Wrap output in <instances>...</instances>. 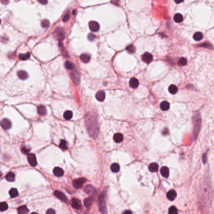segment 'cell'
Returning a JSON list of instances; mask_svg holds the SVG:
<instances>
[{
    "label": "cell",
    "mask_w": 214,
    "mask_h": 214,
    "mask_svg": "<svg viewBox=\"0 0 214 214\" xmlns=\"http://www.w3.org/2000/svg\"><path fill=\"white\" fill-rule=\"evenodd\" d=\"M111 169L112 172L117 173L119 171L120 166L117 163H113L111 166Z\"/></svg>",
    "instance_id": "cell-24"
},
{
    "label": "cell",
    "mask_w": 214,
    "mask_h": 214,
    "mask_svg": "<svg viewBox=\"0 0 214 214\" xmlns=\"http://www.w3.org/2000/svg\"><path fill=\"white\" fill-rule=\"evenodd\" d=\"M0 1L3 4H7L9 3V0H0Z\"/></svg>",
    "instance_id": "cell-44"
},
{
    "label": "cell",
    "mask_w": 214,
    "mask_h": 214,
    "mask_svg": "<svg viewBox=\"0 0 214 214\" xmlns=\"http://www.w3.org/2000/svg\"><path fill=\"white\" fill-rule=\"evenodd\" d=\"M70 19V15L69 13H67L64 16V17L63 18V21L64 22H66V21H68V20Z\"/></svg>",
    "instance_id": "cell-39"
},
{
    "label": "cell",
    "mask_w": 214,
    "mask_h": 214,
    "mask_svg": "<svg viewBox=\"0 0 214 214\" xmlns=\"http://www.w3.org/2000/svg\"><path fill=\"white\" fill-rule=\"evenodd\" d=\"M72 207L75 209L80 210L82 209V204L79 199L74 198L72 200Z\"/></svg>",
    "instance_id": "cell-6"
},
{
    "label": "cell",
    "mask_w": 214,
    "mask_h": 214,
    "mask_svg": "<svg viewBox=\"0 0 214 214\" xmlns=\"http://www.w3.org/2000/svg\"><path fill=\"white\" fill-rule=\"evenodd\" d=\"M65 67L67 69L72 70L74 68V65L72 62H70V61H66L65 63Z\"/></svg>",
    "instance_id": "cell-30"
},
{
    "label": "cell",
    "mask_w": 214,
    "mask_h": 214,
    "mask_svg": "<svg viewBox=\"0 0 214 214\" xmlns=\"http://www.w3.org/2000/svg\"><path fill=\"white\" fill-rule=\"evenodd\" d=\"M148 169L151 172H156L158 170L159 166L156 163H152L149 165Z\"/></svg>",
    "instance_id": "cell-17"
},
{
    "label": "cell",
    "mask_w": 214,
    "mask_h": 214,
    "mask_svg": "<svg viewBox=\"0 0 214 214\" xmlns=\"http://www.w3.org/2000/svg\"><path fill=\"white\" fill-rule=\"evenodd\" d=\"M186 63H187V60H186L185 58H181L178 61V64L180 66H184V65H186Z\"/></svg>",
    "instance_id": "cell-36"
},
{
    "label": "cell",
    "mask_w": 214,
    "mask_h": 214,
    "mask_svg": "<svg viewBox=\"0 0 214 214\" xmlns=\"http://www.w3.org/2000/svg\"><path fill=\"white\" fill-rule=\"evenodd\" d=\"M8 208V205L6 202H1L0 203V211L4 212L7 210Z\"/></svg>",
    "instance_id": "cell-32"
},
{
    "label": "cell",
    "mask_w": 214,
    "mask_h": 214,
    "mask_svg": "<svg viewBox=\"0 0 214 214\" xmlns=\"http://www.w3.org/2000/svg\"><path fill=\"white\" fill-rule=\"evenodd\" d=\"M94 39H95V35L92 34V33H90V34L89 35L88 39L90 41H93V40H94Z\"/></svg>",
    "instance_id": "cell-41"
},
{
    "label": "cell",
    "mask_w": 214,
    "mask_h": 214,
    "mask_svg": "<svg viewBox=\"0 0 214 214\" xmlns=\"http://www.w3.org/2000/svg\"><path fill=\"white\" fill-rule=\"evenodd\" d=\"M104 206H105L104 197H103V195H101L100 197V199H99V207H100V211L104 209Z\"/></svg>",
    "instance_id": "cell-29"
},
{
    "label": "cell",
    "mask_w": 214,
    "mask_h": 214,
    "mask_svg": "<svg viewBox=\"0 0 214 214\" xmlns=\"http://www.w3.org/2000/svg\"><path fill=\"white\" fill-rule=\"evenodd\" d=\"M173 20L176 23H181V21H183V17L182 15L180 14V13H177V14H175V16H174Z\"/></svg>",
    "instance_id": "cell-21"
},
{
    "label": "cell",
    "mask_w": 214,
    "mask_h": 214,
    "mask_svg": "<svg viewBox=\"0 0 214 214\" xmlns=\"http://www.w3.org/2000/svg\"><path fill=\"white\" fill-rule=\"evenodd\" d=\"M92 200H91V198H85L84 200V205L87 208H89L92 204Z\"/></svg>",
    "instance_id": "cell-37"
},
{
    "label": "cell",
    "mask_w": 214,
    "mask_h": 214,
    "mask_svg": "<svg viewBox=\"0 0 214 214\" xmlns=\"http://www.w3.org/2000/svg\"><path fill=\"white\" fill-rule=\"evenodd\" d=\"M6 179L9 181H13L15 179V175L13 172H10L6 176Z\"/></svg>",
    "instance_id": "cell-26"
},
{
    "label": "cell",
    "mask_w": 214,
    "mask_h": 214,
    "mask_svg": "<svg viewBox=\"0 0 214 214\" xmlns=\"http://www.w3.org/2000/svg\"><path fill=\"white\" fill-rule=\"evenodd\" d=\"M86 181L85 178H80L79 179L75 180L73 181V186L75 188H80L83 186V184Z\"/></svg>",
    "instance_id": "cell-2"
},
{
    "label": "cell",
    "mask_w": 214,
    "mask_h": 214,
    "mask_svg": "<svg viewBox=\"0 0 214 214\" xmlns=\"http://www.w3.org/2000/svg\"><path fill=\"white\" fill-rule=\"evenodd\" d=\"M0 23H1V19H0Z\"/></svg>",
    "instance_id": "cell-48"
},
{
    "label": "cell",
    "mask_w": 214,
    "mask_h": 214,
    "mask_svg": "<svg viewBox=\"0 0 214 214\" xmlns=\"http://www.w3.org/2000/svg\"><path fill=\"white\" fill-rule=\"evenodd\" d=\"M80 59L81 61L84 63H88L91 60V56L90 55L87 54V53H84L82 54L80 56Z\"/></svg>",
    "instance_id": "cell-16"
},
{
    "label": "cell",
    "mask_w": 214,
    "mask_h": 214,
    "mask_svg": "<svg viewBox=\"0 0 214 214\" xmlns=\"http://www.w3.org/2000/svg\"><path fill=\"white\" fill-rule=\"evenodd\" d=\"M203 34L201 32H197L193 35V39L195 41H200L203 39Z\"/></svg>",
    "instance_id": "cell-23"
},
{
    "label": "cell",
    "mask_w": 214,
    "mask_h": 214,
    "mask_svg": "<svg viewBox=\"0 0 214 214\" xmlns=\"http://www.w3.org/2000/svg\"><path fill=\"white\" fill-rule=\"evenodd\" d=\"M53 193H54L55 196L57 197V198H59V199L62 200V201L64 202H67V197L63 193H62V192H60V191L56 190V191H55Z\"/></svg>",
    "instance_id": "cell-7"
},
{
    "label": "cell",
    "mask_w": 214,
    "mask_h": 214,
    "mask_svg": "<svg viewBox=\"0 0 214 214\" xmlns=\"http://www.w3.org/2000/svg\"><path fill=\"white\" fill-rule=\"evenodd\" d=\"M41 25H42L43 28H47L50 27V21L48 20H43L42 21Z\"/></svg>",
    "instance_id": "cell-34"
},
{
    "label": "cell",
    "mask_w": 214,
    "mask_h": 214,
    "mask_svg": "<svg viewBox=\"0 0 214 214\" xmlns=\"http://www.w3.org/2000/svg\"><path fill=\"white\" fill-rule=\"evenodd\" d=\"M89 26L90 30H91L92 32H96L99 31V28H100V27H99L98 23L96 22V21H90L89 24Z\"/></svg>",
    "instance_id": "cell-4"
},
{
    "label": "cell",
    "mask_w": 214,
    "mask_h": 214,
    "mask_svg": "<svg viewBox=\"0 0 214 214\" xmlns=\"http://www.w3.org/2000/svg\"><path fill=\"white\" fill-rule=\"evenodd\" d=\"M141 59L143 62L146 64H149L153 60V55L149 53H145L142 55Z\"/></svg>",
    "instance_id": "cell-5"
},
{
    "label": "cell",
    "mask_w": 214,
    "mask_h": 214,
    "mask_svg": "<svg viewBox=\"0 0 214 214\" xmlns=\"http://www.w3.org/2000/svg\"><path fill=\"white\" fill-rule=\"evenodd\" d=\"M59 147H60L62 150H67L68 149V143L65 140H61L60 144H59Z\"/></svg>",
    "instance_id": "cell-22"
},
{
    "label": "cell",
    "mask_w": 214,
    "mask_h": 214,
    "mask_svg": "<svg viewBox=\"0 0 214 214\" xmlns=\"http://www.w3.org/2000/svg\"><path fill=\"white\" fill-rule=\"evenodd\" d=\"M37 111L39 115L40 116L45 115L46 113H47V110H46V108L43 105H40V106L38 107Z\"/></svg>",
    "instance_id": "cell-19"
},
{
    "label": "cell",
    "mask_w": 214,
    "mask_h": 214,
    "mask_svg": "<svg viewBox=\"0 0 214 214\" xmlns=\"http://www.w3.org/2000/svg\"><path fill=\"white\" fill-rule=\"evenodd\" d=\"M1 173L0 172V178H1Z\"/></svg>",
    "instance_id": "cell-47"
},
{
    "label": "cell",
    "mask_w": 214,
    "mask_h": 214,
    "mask_svg": "<svg viewBox=\"0 0 214 214\" xmlns=\"http://www.w3.org/2000/svg\"><path fill=\"white\" fill-rule=\"evenodd\" d=\"M30 53H21V54L19 55V59L22 60H25L30 58Z\"/></svg>",
    "instance_id": "cell-31"
},
{
    "label": "cell",
    "mask_w": 214,
    "mask_h": 214,
    "mask_svg": "<svg viewBox=\"0 0 214 214\" xmlns=\"http://www.w3.org/2000/svg\"><path fill=\"white\" fill-rule=\"evenodd\" d=\"M73 114L72 112L70 111H65L64 114V117L65 119L66 120H70V119L72 117Z\"/></svg>",
    "instance_id": "cell-28"
},
{
    "label": "cell",
    "mask_w": 214,
    "mask_h": 214,
    "mask_svg": "<svg viewBox=\"0 0 214 214\" xmlns=\"http://www.w3.org/2000/svg\"><path fill=\"white\" fill-rule=\"evenodd\" d=\"M21 151H22L24 154H28L29 151H30V149H28V148L25 147H23L21 148Z\"/></svg>",
    "instance_id": "cell-40"
},
{
    "label": "cell",
    "mask_w": 214,
    "mask_h": 214,
    "mask_svg": "<svg viewBox=\"0 0 214 214\" xmlns=\"http://www.w3.org/2000/svg\"><path fill=\"white\" fill-rule=\"evenodd\" d=\"M55 213V212L53 209H49V210L47 211V214H54Z\"/></svg>",
    "instance_id": "cell-43"
},
{
    "label": "cell",
    "mask_w": 214,
    "mask_h": 214,
    "mask_svg": "<svg viewBox=\"0 0 214 214\" xmlns=\"http://www.w3.org/2000/svg\"><path fill=\"white\" fill-rule=\"evenodd\" d=\"M160 173H161V175L165 178H168L169 175V168L167 166H163L161 167V169H160Z\"/></svg>",
    "instance_id": "cell-10"
},
{
    "label": "cell",
    "mask_w": 214,
    "mask_h": 214,
    "mask_svg": "<svg viewBox=\"0 0 214 214\" xmlns=\"http://www.w3.org/2000/svg\"><path fill=\"white\" fill-rule=\"evenodd\" d=\"M113 139H114V141L117 143H121L123 141L124 137L123 136V134L121 133H116L114 134V137H113Z\"/></svg>",
    "instance_id": "cell-15"
},
{
    "label": "cell",
    "mask_w": 214,
    "mask_h": 214,
    "mask_svg": "<svg viewBox=\"0 0 214 214\" xmlns=\"http://www.w3.org/2000/svg\"><path fill=\"white\" fill-rule=\"evenodd\" d=\"M53 37L55 39L59 40V41H62L65 38V32L62 28H56L53 33Z\"/></svg>",
    "instance_id": "cell-1"
},
{
    "label": "cell",
    "mask_w": 214,
    "mask_h": 214,
    "mask_svg": "<svg viewBox=\"0 0 214 214\" xmlns=\"http://www.w3.org/2000/svg\"><path fill=\"white\" fill-rule=\"evenodd\" d=\"M38 1H39L40 3H41L42 4H43V5H45V4H47V3H48L47 0H38Z\"/></svg>",
    "instance_id": "cell-42"
},
{
    "label": "cell",
    "mask_w": 214,
    "mask_h": 214,
    "mask_svg": "<svg viewBox=\"0 0 214 214\" xmlns=\"http://www.w3.org/2000/svg\"><path fill=\"white\" fill-rule=\"evenodd\" d=\"M126 50L128 51V53H133L135 52L136 51V48L134 45H131L129 46H128L126 48Z\"/></svg>",
    "instance_id": "cell-33"
},
{
    "label": "cell",
    "mask_w": 214,
    "mask_h": 214,
    "mask_svg": "<svg viewBox=\"0 0 214 214\" xmlns=\"http://www.w3.org/2000/svg\"><path fill=\"white\" fill-rule=\"evenodd\" d=\"M94 188L92 185H87L85 187V192L87 194H90L92 191H94Z\"/></svg>",
    "instance_id": "cell-35"
},
{
    "label": "cell",
    "mask_w": 214,
    "mask_h": 214,
    "mask_svg": "<svg viewBox=\"0 0 214 214\" xmlns=\"http://www.w3.org/2000/svg\"><path fill=\"white\" fill-rule=\"evenodd\" d=\"M124 214H125V213H132V212H131V211H129V210H127V211H125L123 213Z\"/></svg>",
    "instance_id": "cell-46"
},
{
    "label": "cell",
    "mask_w": 214,
    "mask_h": 214,
    "mask_svg": "<svg viewBox=\"0 0 214 214\" xmlns=\"http://www.w3.org/2000/svg\"><path fill=\"white\" fill-rule=\"evenodd\" d=\"M27 158H28V161L30 163V165H31L32 166H36V164H37V161H36V156L34 154L32 153H28V156H27Z\"/></svg>",
    "instance_id": "cell-3"
},
{
    "label": "cell",
    "mask_w": 214,
    "mask_h": 214,
    "mask_svg": "<svg viewBox=\"0 0 214 214\" xmlns=\"http://www.w3.org/2000/svg\"><path fill=\"white\" fill-rule=\"evenodd\" d=\"M167 198L168 199L170 200V201H173L175 199V198L177 197V192H176L175 190H169L168 192L167 193Z\"/></svg>",
    "instance_id": "cell-9"
},
{
    "label": "cell",
    "mask_w": 214,
    "mask_h": 214,
    "mask_svg": "<svg viewBox=\"0 0 214 214\" xmlns=\"http://www.w3.org/2000/svg\"><path fill=\"white\" fill-rule=\"evenodd\" d=\"M1 125L2 126V128L5 130L10 129L11 126V122L8 119H4L1 121Z\"/></svg>",
    "instance_id": "cell-8"
},
{
    "label": "cell",
    "mask_w": 214,
    "mask_h": 214,
    "mask_svg": "<svg viewBox=\"0 0 214 214\" xmlns=\"http://www.w3.org/2000/svg\"><path fill=\"white\" fill-rule=\"evenodd\" d=\"M175 1V2L176 3L178 4V3H182L183 1V0H174Z\"/></svg>",
    "instance_id": "cell-45"
},
{
    "label": "cell",
    "mask_w": 214,
    "mask_h": 214,
    "mask_svg": "<svg viewBox=\"0 0 214 214\" xmlns=\"http://www.w3.org/2000/svg\"><path fill=\"white\" fill-rule=\"evenodd\" d=\"M17 75L18 77L21 80H26L28 77V75L27 74V72L24 71V70H20V71H18Z\"/></svg>",
    "instance_id": "cell-12"
},
{
    "label": "cell",
    "mask_w": 214,
    "mask_h": 214,
    "mask_svg": "<svg viewBox=\"0 0 214 214\" xmlns=\"http://www.w3.org/2000/svg\"><path fill=\"white\" fill-rule=\"evenodd\" d=\"M160 108L162 111H168L169 109V104L167 101H163L160 104Z\"/></svg>",
    "instance_id": "cell-18"
},
{
    "label": "cell",
    "mask_w": 214,
    "mask_h": 214,
    "mask_svg": "<svg viewBox=\"0 0 214 214\" xmlns=\"http://www.w3.org/2000/svg\"><path fill=\"white\" fill-rule=\"evenodd\" d=\"M168 213L169 214H177L178 213V210L174 206H172L168 210Z\"/></svg>",
    "instance_id": "cell-38"
},
{
    "label": "cell",
    "mask_w": 214,
    "mask_h": 214,
    "mask_svg": "<svg viewBox=\"0 0 214 214\" xmlns=\"http://www.w3.org/2000/svg\"><path fill=\"white\" fill-rule=\"evenodd\" d=\"M105 92L104 91H100L99 92H97V94L96 95V97L99 101H103L105 99Z\"/></svg>",
    "instance_id": "cell-13"
},
{
    "label": "cell",
    "mask_w": 214,
    "mask_h": 214,
    "mask_svg": "<svg viewBox=\"0 0 214 214\" xmlns=\"http://www.w3.org/2000/svg\"><path fill=\"white\" fill-rule=\"evenodd\" d=\"M168 91L170 94H175L178 92V88L175 85H171L168 88Z\"/></svg>",
    "instance_id": "cell-25"
},
{
    "label": "cell",
    "mask_w": 214,
    "mask_h": 214,
    "mask_svg": "<svg viewBox=\"0 0 214 214\" xmlns=\"http://www.w3.org/2000/svg\"><path fill=\"white\" fill-rule=\"evenodd\" d=\"M129 85L131 88L136 89L139 86V81L136 78H132L130 80Z\"/></svg>",
    "instance_id": "cell-14"
},
{
    "label": "cell",
    "mask_w": 214,
    "mask_h": 214,
    "mask_svg": "<svg viewBox=\"0 0 214 214\" xmlns=\"http://www.w3.org/2000/svg\"><path fill=\"white\" fill-rule=\"evenodd\" d=\"M10 195L12 198H15L18 196V192L16 188H11L9 192Z\"/></svg>",
    "instance_id": "cell-27"
},
{
    "label": "cell",
    "mask_w": 214,
    "mask_h": 214,
    "mask_svg": "<svg viewBox=\"0 0 214 214\" xmlns=\"http://www.w3.org/2000/svg\"><path fill=\"white\" fill-rule=\"evenodd\" d=\"M53 174H54L56 177H62L64 174V172L63 169L61 168H59V167L55 168L53 169Z\"/></svg>",
    "instance_id": "cell-11"
},
{
    "label": "cell",
    "mask_w": 214,
    "mask_h": 214,
    "mask_svg": "<svg viewBox=\"0 0 214 214\" xmlns=\"http://www.w3.org/2000/svg\"><path fill=\"white\" fill-rule=\"evenodd\" d=\"M29 210L28 208L26 207L25 205L21 206L18 209V213L19 214H25L28 213Z\"/></svg>",
    "instance_id": "cell-20"
}]
</instances>
